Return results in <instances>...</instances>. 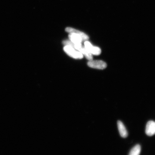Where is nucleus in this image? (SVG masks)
I'll return each mask as SVG.
<instances>
[{
	"label": "nucleus",
	"instance_id": "f257e3e1",
	"mask_svg": "<svg viewBox=\"0 0 155 155\" xmlns=\"http://www.w3.org/2000/svg\"><path fill=\"white\" fill-rule=\"evenodd\" d=\"M63 44L65 46H69L75 48L78 51L81 52L84 55L89 61L93 59V57L91 54L87 51L86 48L83 46L81 44L73 43L70 40H66L63 41Z\"/></svg>",
	"mask_w": 155,
	"mask_h": 155
},
{
	"label": "nucleus",
	"instance_id": "f03ea898",
	"mask_svg": "<svg viewBox=\"0 0 155 155\" xmlns=\"http://www.w3.org/2000/svg\"><path fill=\"white\" fill-rule=\"evenodd\" d=\"M64 50L68 55L74 59H82L83 58V55L82 53L71 46H65L64 48Z\"/></svg>",
	"mask_w": 155,
	"mask_h": 155
},
{
	"label": "nucleus",
	"instance_id": "7ed1b4c3",
	"mask_svg": "<svg viewBox=\"0 0 155 155\" xmlns=\"http://www.w3.org/2000/svg\"><path fill=\"white\" fill-rule=\"evenodd\" d=\"M84 47L86 48L88 52L93 55H98L101 53V49L100 48L93 46L90 42L86 41L84 42Z\"/></svg>",
	"mask_w": 155,
	"mask_h": 155
},
{
	"label": "nucleus",
	"instance_id": "20e7f679",
	"mask_svg": "<svg viewBox=\"0 0 155 155\" xmlns=\"http://www.w3.org/2000/svg\"><path fill=\"white\" fill-rule=\"evenodd\" d=\"M87 64L89 67L97 69H104L107 67L106 63L102 61L91 60L88 62Z\"/></svg>",
	"mask_w": 155,
	"mask_h": 155
},
{
	"label": "nucleus",
	"instance_id": "39448f33",
	"mask_svg": "<svg viewBox=\"0 0 155 155\" xmlns=\"http://www.w3.org/2000/svg\"><path fill=\"white\" fill-rule=\"evenodd\" d=\"M145 133L149 136L155 134V122L150 121L148 122L145 129Z\"/></svg>",
	"mask_w": 155,
	"mask_h": 155
},
{
	"label": "nucleus",
	"instance_id": "423d86ee",
	"mask_svg": "<svg viewBox=\"0 0 155 155\" xmlns=\"http://www.w3.org/2000/svg\"><path fill=\"white\" fill-rule=\"evenodd\" d=\"M69 38L71 41L74 44H81L83 41L81 34L78 32L70 33Z\"/></svg>",
	"mask_w": 155,
	"mask_h": 155
},
{
	"label": "nucleus",
	"instance_id": "0eeeda50",
	"mask_svg": "<svg viewBox=\"0 0 155 155\" xmlns=\"http://www.w3.org/2000/svg\"><path fill=\"white\" fill-rule=\"evenodd\" d=\"M117 126L118 130L119 132L120 135L122 137L125 138L128 136V133L125 126L120 121H117Z\"/></svg>",
	"mask_w": 155,
	"mask_h": 155
},
{
	"label": "nucleus",
	"instance_id": "6e6552de",
	"mask_svg": "<svg viewBox=\"0 0 155 155\" xmlns=\"http://www.w3.org/2000/svg\"><path fill=\"white\" fill-rule=\"evenodd\" d=\"M65 31L69 33H74L77 31L79 32L80 33L81 37L82 38L83 41H86L88 40L89 38L87 35L84 33V32L76 30V29L74 28L68 27V28H66Z\"/></svg>",
	"mask_w": 155,
	"mask_h": 155
},
{
	"label": "nucleus",
	"instance_id": "1a4fd4ad",
	"mask_svg": "<svg viewBox=\"0 0 155 155\" xmlns=\"http://www.w3.org/2000/svg\"><path fill=\"white\" fill-rule=\"evenodd\" d=\"M141 152V147L140 145H136L131 149L129 155H140Z\"/></svg>",
	"mask_w": 155,
	"mask_h": 155
}]
</instances>
